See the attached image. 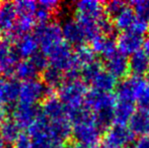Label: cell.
<instances>
[{
    "mask_svg": "<svg viewBox=\"0 0 149 148\" xmlns=\"http://www.w3.org/2000/svg\"><path fill=\"white\" fill-rule=\"evenodd\" d=\"M72 125V136L78 144L94 146L102 136V128L86 109H82L69 118Z\"/></svg>",
    "mask_w": 149,
    "mask_h": 148,
    "instance_id": "obj_1",
    "label": "cell"
},
{
    "mask_svg": "<svg viewBox=\"0 0 149 148\" xmlns=\"http://www.w3.org/2000/svg\"><path fill=\"white\" fill-rule=\"evenodd\" d=\"M116 97L109 92L88 91L85 99L84 108L88 111L102 129L112 126L114 122V107Z\"/></svg>",
    "mask_w": 149,
    "mask_h": 148,
    "instance_id": "obj_2",
    "label": "cell"
},
{
    "mask_svg": "<svg viewBox=\"0 0 149 148\" xmlns=\"http://www.w3.org/2000/svg\"><path fill=\"white\" fill-rule=\"evenodd\" d=\"M58 99L64 105L67 116L70 118L84 109V103L88 93L86 83L82 79H67L58 87Z\"/></svg>",
    "mask_w": 149,
    "mask_h": 148,
    "instance_id": "obj_3",
    "label": "cell"
},
{
    "mask_svg": "<svg viewBox=\"0 0 149 148\" xmlns=\"http://www.w3.org/2000/svg\"><path fill=\"white\" fill-rule=\"evenodd\" d=\"M31 148H56L62 146L55 138L50 127V123L42 113L33 125L28 129Z\"/></svg>",
    "mask_w": 149,
    "mask_h": 148,
    "instance_id": "obj_4",
    "label": "cell"
},
{
    "mask_svg": "<svg viewBox=\"0 0 149 148\" xmlns=\"http://www.w3.org/2000/svg\"><path fill=\"white\" fill-rule=\"evenodd\" d=\"M33 36L37 39L41 51L46 55L50 53L54 48L60 45L62 42H64L61 26L55 22L37 24L33 32Z\"/></svg>",
    "mask_w": 149,
    "mask_h": 148,
    "instance_id": "obj_5",
    "label": "cell"
},
{
    "mask_svg": "<svg viewBox=\"0 0 149 148\" xmlns=\"http://www.w3.org/2000/svg\"><path fill=\"white\" fill-rule=\"evenodd\" d=\"M20 60L22 59L16 53L13 41L8 37L0 39V76L1 78H13L15 67Z\"/></svg>",
    "mask_w": 149,
    "mask_h": 148,
    "instance_id": "obj_6",
    "label": "cell"
},
{
    "mask_svg": "<svg viewBox=\"0 0 149 148\" xmlns=\"http://www.w3.org/2000/svg\"><path fill=\"white\" fill-rule=\"evenodd\" d=\"M52 93V89L47 87L45 83L40 79H31L24 81L20 84L19 103L26 105L37 106L38 103L44 101Z\"/></svg>",
    "mask_w": 149,
    "mask_h": 148,
    "instance_id": "obj_7",
    "label": "cell"
},
{
    "mask_svg": "<svg viewBox=\"0 0 149 148\" xmlns=\"http://www.w3.org/2000/svg\"><path fill=\"white\" fill-rule=\"evenodd\" d=\"M134 136L126 125L114 124L106 130L102 137L104 148H129L133 144Z\"/></svg>",
    "mask_w": 149,
    "mask_h": 148,
    "instance_id": "obj_8",
    "label": "cell"
},
{
    "mask_svg": "<svg viewBox=\"0 0 149 148\" xmlns=\"http://www.w3.org/2000/svg\"><path fill=\"white\" fill-rule=\"evenodd\" d=\"M41 109L37 106L18 103L11 107V119L20 129H29L39 117Z\"/></svg>",
    "mask_w": 149,
    "mask_h": 148,
    "instance_id": "obj_9",
    "label": "cell"
},
{
    "mask_svg": "<svg viewBox=\"0 0 149 148\" xmlns=\"http://www.w3.org/2000/svg\"><path fill=\"white\" fill-rule=\"evenodd\" d=\"M61 28H62L63 40L68 45L79 47L84 45V43L87 41L84 30L77 22L76 18L69 17L65 19V22L61 26Z\"/></svg>",
    "mask_w": 149,
    "mask_h": 148,
    "instance_id": "obj_10",
    "label": "cell"
},
{
    "mask_svg": "<svg viewBox=\"0 0 149 148\" xmlns=\"http://www.w3.org/2000/svg\"><path fill=\"white\" fill-rule=\"evenodd\" d=\"M144 39L133 32H122L116 40L117 49L125 56L133 55L143 47Z\"/></svg>",
    "mask_w": 149,
    "mask_h": 148,
    "instance_id": "obj_11",
    "label": "cell"
},
{
    "mask_svg": "<svg viewBox=\"0 0 149 148\" xmlns=\"http://www.w3.org/2000/svg\"><path fill=\"white\" fill-rule=\"evenodd\" d=\"M104 69L116 79L123 78L129 72V62L127 56L117 51L104 59Z\"/></svg>",
    "mask_w": 149,
    "mask_h": 148,
    "instance_id": "obj_12",
    "label": "cell"
},
{
    "mask_svg": "<svg viewBox=\"0 0 149 148\" xmlns=\"http://www.w3.org/2000/svg\"><path fill=\"white\" fill-rule=\"evenodd\" d=\"M41 113L48 121H56L68 118L64 105L61 103L58 97L54 95H50L43 101Z\"/></svg>",
    "mask_w": 149,
    "mask_h": 148,
    "instance_id": "obj_13",
    "label": "cell"
},
{
    "mask_svg": "<svg viewBox=\"0 0 149 148\" xmlns=\"http://www.w3.org/2000/svg\"><path fill=\"white\" fill-rule=\"evenodd\" d=\"M13 44L20 59H30L33 54L39 51V44L33 34H26L16 38L13 41Z\"/></svg>",
    "mask_w": 149,
    "mask_h": 148,
    "instance_id": "obj_14",
    "label": "cell"
},
{
    "mask_svg": "<svg viewBox=\"0 0 149 148\" xmlns=\"http://www.w3.org/2000/svg\"><path fill=\"white\" fill-rule=\"evenodd\" d=\"M90 49L93 53L100 55L106 59L118 51L116 41L108 35H100L90 41Z\"/></svg>",
    "mask_w": 149,
    "mask_h": 148,
    "instance_id": "obj_15",
    "label": "cell"
},
{
    "mask_svg": "<svg viewBox=\"0 0 149 148\" xmlns=\"http://www.w3.org/2000/svg\"><path fill=\"white\" fill-rule=\"evenodd\" d=\"M128 124L134 135L144 137L146 134H149V111L142 109L136 110Z\"/></svg>",
    "mask_w": 149,
    "mask_h": 148,
    "instance_id": "obj_16",
    "label": "cell"
},
{
    "mask_svg": "<svg viewBox=\"0 0 149 148\" xmlns=\"http://www.w3.org/2000/svg\"><path fill=\"white\" fill-rule=\"evenodd\" d=\"M17 20L14 4L11 2L0 3V31H3L6 34L13 30Z\"/></svg>",
    "mask_w": 149,
    "mask_h": 148,
    "instance_id": "obj_17",
    "label": "cell"
},
{
    "mask_svg": "<svg viewBox=\"0 0 149 148\" xmlns=\"http://www.w3.org/2000/svg\"><path fill=\"white\" fill-rule=\"evenodd\" d=\"M128 62L129 72L132 73V76L142 77L149 71V58L143 52V50H140L130 56Z\"/></svg>",
    "mask_w": 149,
    "mask_h": 148,
    "instance_id": "obj_18",
    "label": "cell"
},
{
    "mask_svg": "<svg viewBox=\"0 0 149 148\" xmlns=\"http://www.w3.org/2000/svg\"><path fill=\"white\" fill-rule=\"evenodd\" d=\"M90 84L92 85V89L102 92H109L114 90L117 87V79L113 76L110 72L107 71L104 68H102L90 81Z\"/></svg>",
    "mask_w": 149,
    "mask_h": 148,
    "instance_id": "obj_19",
    "label": "cell"
},
{
    "mask_svg": "<svg viewBox=\"0 0 149 148\" xmlns=\"http://www.w3.org/2000/svg\"><path fill=\"white\" fill-rule=\"evenodd\" d=\"M136 112V106L132 101L116 99L114 107V123L118 125H126Z\"/></svg>",
    "mask_w": 149,
    "mask_h": 148,
    "instance_id": "obj_20",
    "label": "cell"
},
{
    "mask_svg": "<svg viewBox=\"0 0 149 148\" xmlns=\"http://www.w3.org/2000/svg\"><path fill=\"white\" fill-rule=\"evenodd\" d=\"M137 15L131 7L126 5L121 11L114 16V24L113 26L122 32H130L136 22Z\"/></svg>",
    "mask_w": 149,
    "mask_h": 148,
    "instance_id": "obj_21",
    "label": "cell"
},
{
    "mask_svg": "<svg viewBox=\"0 0 149 148\" xmlns=\"http://www.w3.org/2000/svg\"><path fill=\"white\" fill-rule=\"evenodd\" d=\"M22 129L11 118H7L0 125V137L4 143H14L20 136Z\"/></svg>",
    "mask_w": 149,
    "mask_h": 148,
    "instance_id": "obj_22",
    "label": "cell"
},
{
    "mask_svg": "<svg viewBox=\"0 0 149 148\" xmlns=\"http://www.w3.org/2000/svg\"><path fill=\"white\" fill-rule=\"evenodd\" d=\"M39 74L40 73L38 72V70L29 59L20 60L16 65L15 71H14V77L16 78V80L22 81V82L38 78Z\"/></svg>",
    "mask_w": 149,
    "mask_h": 148,
    "instance_id": "obj_23",
    "label": "cell"
},
{
    "mask_svg": "<svg viewBox=\"0 0 149 148\" xmlns=\"http://www.w3.org/2000/svg\"><path fill=\"white\" fill-rule=\"evenodd\" d=\"M65 75L60 70L49 66L45 71L42 73V81L45 83L47 87L50 89L58 88L64 82Z\"/></svg>",
    "mask_w": 149,
    "mask_h": 148,
    "instance_id": "obj_24",
    "label": "cell"
},
{
    "mask_svg": "<svg viewBox=\"0 0 149 148\" xmlns=\"http://www.w3.org/2000/svg\"><path fill=\"white\" fill-rule=\"evenodd\" d=\"M13 4L17 18H35L36 11L38 9V2L31 0H22L14 2Z\"/></svg>",
    "mask_w": 149,
    "mask_h": 148,
    "instance_id": "obj_25",
    "label": "cell"
},
{
    "mask_svg": "<svg viewBox=\"0 0 149 148\" xmlns=\"http://www.w3.org/2000/svg\"><path fill=\"white\" fill-rule=\"evenodd\" d=\"M74 57L75 61H76L77 65L79 66L80 70L83 66L87 65V64L96 60L95 54L90 49V47H87V46L84 45L76 47V50L74 51Z\"/></svg>",
    "mask_w": 149,
    "mask_h": 148,
    "instance_id": "obj_26",
    "label": "cell"
},
{
    "mask_svg": "<svg viewBox=\"0 0 149 148\" xmlns=\"http://www.w3.org/2000/svg\"><path fill=\"white\" fill-rule=\"evenodd\" d=\"M135 104H138L140 109L149 111V83L145 79H142L138 87Z\"/></svg>",
    "mask_w": 149,
    "mask_h": 148,
    "instance_id": "obj_27",
    "label": "cell"
},
{
    "mask_svg": "<svg viewBox=\"0 0 149 148\" xmlns=\"http://www.w3.org/2000/svg\"><path fill=\"white\" fill-rule=\"evenodd\" d=\"M131 8L138 17L149 22V0H135L131 2Z\"/></svg>",
    "mask_w": 149,
    "mask_h": 148,
    "instance_id": "obj_28",
    "label": "cell"
},
{
    "mask_svg": "<svg viewBox=\"0 0 149 148\" xmlns=\"http://www.w3.org/2000/svg\"><path fill=\"white\" fill-rule=\"evenodd\" d=\"M29 60L35 66V68L38 70L39 73H43L49 67V60H48L47 55L45 53H43L42 51H38Z\"/></svg>",
    "mask_w": 149,
    "mask_h": 148,
    "instance_id": "obj_29",
    "label": "cell"
},
{
    "mask_svg": "<svg viewBox=\"0 0 149 148\" xmlns=\"http://www.w3.org/2000/svg\"><path fill=\"white\" fill-rule=\"evenodd\" d=\"M125 6H126L125 2L120 1V0L109 1V2H107L106 5H104V12H106V14H108V15L114 17V16H116Z\"/></svg>",
    "mask_w": 149,
    "mask_h": 148,
    "instance_id": "obj_30",
    "label": "cell"
},
{
    "mask_svg": "<svg viewBox=\"0 0 149 148\" xmlns=\"http://www.w3.org/2000/svg\"><path fill=\"white\" fill-rule=\"evenodd\" d=\"M38 4L43 6L44 8L48 9L49 11H51L52 13L57 12L60 7V2L56 1V0H43V1L38 2Z\"/></svg>",
    "mask_w": 149,
    "mask_h": 148,
    "instance_id": "obj_31",
    "label": "cell"
},
{
    "mask_svg": "<svg viewBox=\"0 0 149 148\" xmlns=\"http://www.w3.org/2000/svg\"><path fill=\"white\" fill-rule=\"evenodd\" d=\"M14 148H31V139L28 134L22 133L17 140L14 142Z\"/></svg>",
    "mask_w": 149,
    "mask_h": 148,
    "instance_id": "obj_32",
    "label": "cell"
},
{
    "mask_svg": "<svg viewBox=\"0 0 149 148\" xmlns=\"http://www.w3.org/2000/svg\"><path fill=\"white\" fill-rule=\"evenodd\" d=\"M132 148H149V138L147 136L140 137L133 144Z\"/></svg>",
    "mask_w": 149,
    "mask_h": 148,
    "instance_id": "obj_33",
    "label": "cell"
},
{
    "mask_svg": "<svg viewBox=\"0 0 149 148\" xmlns=\"http://www.w3.org/2000/svg\"><path fill=\"white\" fill-rule=\"evenodd\" d=\"M7 108L0 104V125L5 119H7Z\"/></svg>",
    "mask_w": 149,
    "mask_h": 148,
    "instance_id": "obj_34",
    "label": "cell"
},
{
    "mask_svg": "<svg viewBox=\"0 0 149 148\" xmlns=\"http://www.w3.org/2000/svg\"><path fill=\"white\" fill-rule=\"evenodd\" d=\"M143 52L148 56V58H149V36L146 38L143 42Z\"/></svg>",
    "mask_w": 149,
    "mask_h": 148,
    "instance_id": "obj_35",
    "label": "cell"
},
{
    "mask_svg": "<svg viewBox=\"0 0 149 148\" xmlns=\"http://www.w3.org/2000/svg\"><path fill=\"white\" fill-rule=\"evenodd\" d=\"M71 148H104V147L100 146V145H94V146H86V145H82V144H78V143H76L74 146H72Z\"/></svg>",
    "mask_w": 149,
    "mask_h": 148,
    "instance_id": "obj_36",
    "label": "cell"
},
{
    "mask_svg": "<svg viewBox=\"0 0 149 148\" xmlns=\"http://www.w3.org/2000/svg\"><path fill=\"white\" fill-rule=\"evenodd\" d=\"M3 147H4V142L1 139V137H0V148H3Z\"/></svg>",
    "mask_w": 149,
    "mask_h": 148,
    "instance_id": "obj_37",
    "label": "cell"
},
{
    "mask_svg": "<svg viewBox=\"0 0 149 148\" xmlns=\"http://www.w3.org/2000/svg\"><path fill=\"white\" fill-rule=\"evenodd\" d=\"M146 75H147V81H148V83H149V71L147 72V74H146Z\"/></svg>",
    "mask_w": 149,
    "mask_h": 148,
    "instance_id": "obj_38",
    "label": "cell"
},
{
    "mask_svg": "<svg viewBox=\"0 0 149 148\" xmlns=\"http://www.w3.org/2000/svg\"><path fill=\"white\" fill-rule=\"evenodd\" d=\"M56 148H66V147H64V146H63V145H62V146H59V147H56Z\"/></svg>",
    "mask_w": 149,
    "mask_h": 148,
    "instance_id": "obj_39",
    "label": "cell"
},
{
    "mask_svg": "<svg viewBox=\"0 0 149 148\" xmlns=\"http://www.w3.org/2000/svg\"><path fill=\"white\" fill-rule=\"evenodd\" d=\"M148 138H149V134H148Z\"/></svg>",
    "mask_w": 149,
    "mask_h": 148,
    "instance_id": "obj_40",
    "label": "cell"
},
{
    "mask_svg": "<svg viewBox=\"0 0 149 148\" xmlns=\"http://www.w3.org/2000/svg\"><path fill=\"white\" fill-rule=\"evenodd\" d=\"M0 3H1V2H0Z\"/></svg>",
    "mask_w": 149,
    "mask_h": 148,
    "instance_id": "obj_41",
    "label": "cell"
},
{
    "mask_svg": "<svg viewBox=\"0 0 149 148\" xmlns=\"http://www.w3.org/2000/svg\"><path fill=\"white\" fill-rule=\"evenodd\" d=\"M66 148H67V147H66Z\"/></svg>",
    "mask_w": 149,
    "mask_h": 148,
    "instance_id": "obj_42",
    "label": "cell"
}]
</instances>
